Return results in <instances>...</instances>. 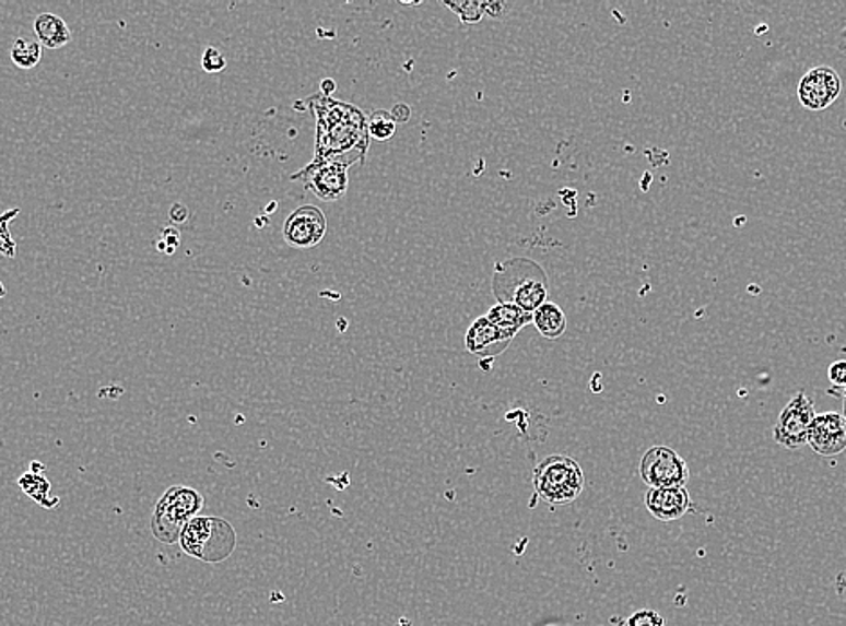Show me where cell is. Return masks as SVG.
<instances>
[{"instance_id":"obj_2","label":"cell","mask_w":846,"mask_h":626,"mask_svg":"<svg viewBox=\"0 0 846 626\" xmlns=\"http://www.w3.org/2000/svg\"><path fill=\"white\" fill-rule=\"evenodd\" d=\"M179 544L191 558L204 564H222L237 547V533L224 518L197 517L186 525Z\"/></svg>"},{"instance_id":"obj_16","label":"cell","mask_w":846,"mask_h":626,"mask_svg":"<svg viewBox=\"0 0 846 626\" xmlns=\"http://www.w3.org/2000/svg\"><path fill=\"white\" fill-rule=\"evenodd\" d=\"M19 486L24 489L27 497H32L35 503L40 504L44 508H52V504L58 503L57 498H49V495H51L49 482L42 475H35L32 471H30V473H24V475L19 479Z\"/></svg>"},{"instance_id":"obj_7","label":"cell","mask_w":846,"mask_h":626,"mask_svg":"<svg viewBox=\"0 0 846 626\" xmlns=\"http://www.w3.org/2000/svg\"><path fill=\"white\" fill-rule=\"evenodd\" d=\"M293 181H299L310 193L327 202H334L345 196L349 188V166L341 163H313L304 170L291 176Z\"/></svg>"},{"instance_id":"obj_9","label":"cell","mask_w":846,"mask_h":626,"mask_svg":"<svg viewBox=\"0 0 846 626\" xmlns=\"http://www.w3.org/2000/svg\"><path fill=\"white\" fill-rule=\"evenodd\" d=\"M327 218L318 206H299L285 218V243L298 249L315 248L324 240Z\"/></svg>"},{"instance_id":"obj_25","label":"cell","mask_w":846,"mask_h":626,"mask_svg":"<svg viewBox=\"0 0 846 626\" xmlns=\"http://www.w3.org/2000/svg\"><path fill=\"white\" fill-rule=\"evenodd\" d=\"M506 8L504 2H487V16L491 19H498L502 15V10Z\"/></svg>"},{"instance_id":"obj_1","label":"cell","mask_w":846,"mask_h":626,"mask_svg":"<svg viewBox=\"0 0 846 626\" xmlns=\"http://www.w3.org/2000/svg\"><path fill=\"white\" fill-rule=\"evenodd\" d=\"M309 109L316 121L313 163L352 166L365 161L371 143L368 118L356 105L320 94L310 96Z\"/></svg>"},{"instance_id":"obj_4","label":"cell","mask_w":846,"mask_h":626,"mask_svg":"<svg viewBox=\"0 0 846 626\" xmlns=\"http://www.w3.org/2000/svg\"><path fill=\"white\" fill-rule=\"evenodd\" d=\"M532 484L542 500L552 506H565L584 493V470L573 457L551 456L534 468Z\"/></svg>"},{"instance_id":"obj_19","label":"cell","mask_w":846,"mask_h":626,"mask_svg":"<svg viewBox=\"0 0 846 626\" xmlns=\"http://www.w3.org/2000/svg\"><path fill=\"white\" fill-rule=\"evenodd\" d=\"M444 5L454 11L462 24H477L487 15V2L470 0V2H444Z\"/></svg>"},{"instance_id":"obj_6","label":"cell","mask_w":846,"mask_h":626,"mask_svg":"<svg viewBox=\"0 0 846 626\" xmlns=\"http://www.w3.org/2000/svg\"><path fill=\"white\" fill-rule=\"evenodd\" d=\"M815 420L814 404L806 393L798 392L790 399L789 404L782 410L773 437L779 446L787 450H798L807 445L810 425Z\"/></svg>"},{"instance_id":"obj_20","label":"cell","mask_w":846,"mask_h":626,"mask_svg":"<svg viewBox=\"0 0 846 626\" xmlns=\"http://www.w3.org/2000/svg\"><path fill=\"white\" fill-rule=\"evenodd\" d=\"M226 57L219 51L218 47H207L201 60L202 69L207 73H221L222 69L226 68Z\"/></svg>"},{"instance_id":"obj_24","label":"cell","mask_w":846,"mask_h":626,"mask_svg":"<svg viewBox=\"0 0 846 626\" xmlns=\"http://www.w3.org/2000/svg\"><path fill=\"white\" fill-rule=\"evenodd\" d=\"M171 218L172 223H185L186 218H188V210L177 202V204L172 206Z\"/></svg>"},{"instance_id":"obj_10","label":"cell","mask_w":846,"mask_h":626,"mask_svg":"<svg viewBox=\"0 0 846 626\" xmlns=\"http://www.w3.org/2000/svg\"><path fill=\"white\" fill-rule=\"evenodd\" d=\"M807 445L821 457H836L846 450V417L837 412L815 415Z\"/></svg>"},{"instance_id":"obj_11","label":"cell","mask_w":846,"mask_h":626,"mask_svg":"<svg viewBox=\"0 0 846 626\" xmlns=\"http://www.w3.org/2000/svg\"><path fill=\"white\" fill-rule=\"evenodd\" d=\"M512 342L513 338L507 336L506 332H502L493 321L487 320V316L477 318L466 332L465 338L466 351L480 357L482 362H487V359L506 353Z\"/></svg>"},{"instance_id":"obj_8","label":"cell","mask_w":846,"mask_h":626,"mask_svg":"<svg viewBox=\"0 0 846 626\" xmlns=\"http://www.w3.org/2000/svg\"><path fill=\"white\" fill-rule=\"evenodd\" d=\"M843 91V82L836 69L820 66L810 69L798 83V98L809 110H823L831 107Z\"/></svg>"},{"instance_id":"obj_3","label":"cell","mask_w":846,"mask_h":626,"mask_svg":"<svg viewBox=\"0 0 846 626\" xmlns=\"http://www.w3.org/2000/svg\"><path fill=\"white\" fill-rule=\"evenodd\" d=\"M204 498L193 487L172 486L155 504L152 515V533L163 544H176L181 540L186 525L199 517Z\"/></svg>"},{"instance_id":"obj_12","label":"cell","mask_w":846,"mask_h":626,"mask_svg":"<svg viewBox=\"0 0 846 626\" xmlns=\"http://www.w3.org/2000/svg\"><path fill=\"white\" fill-rule=\"evenodd\" d=\"M692 508L686 487H650L646 493V509L661 522H673Z\"/></svg>"},{"instance_id":"obj_22","label":"cell","mask_w":846,"mask_h":626,"mask_svg":"<svg viewBox=\"0 0 846 626\" xmlns=\"http://www.w3.org/2000/svg\"><path fill=\"white\" fill-rule=\"evenodd\" d=\"M829 379L834 387H846V359H837L829 367Z\"/></svg>"},{"instance_id":"obj_23","label":"cell","mask_w":846,"mask_h":626,"mask_svg":"<svg viewBox=\"0 0 846 626\" xmlns=\"http://www.w3.org/2000/svg\"><path fill=\"white\" fill-rule=\"evenodd\" d=\"M392 118L396 119V123H404L410 119V107L404 104H398L392 109Z\"/></svg>"},{"instance_id":"obj_21","label":"cell","mask_w":846,"mask_h":626,"mask_svg":"<svg viewBox=\"0 0 846 626\" xmlns=\"http://www.w3.org/2000/svg\"><path fill=\"white\" fill-rule=\"evenodd\" d=\"M626 626H665V619L659 612L645 609V611L635 612Z\"/></svg>"},{"instance_id":"obj_14","label":"cell","mask_w":846,"mask_h":626,"mask_svg":"<svg viewBox=\"0 0 846 626\" xmlns=\"http://www.w3.org/2000/svg\"><path fill=\"white\" fill-rule=\"evenodd\" d=\"M35 35H37L40 46L47 49H60L71 40V29L63 19L55 13H42L35 21Z\"/></svg>"},{"instance_id":"obj_26","label":"cell","mask_w":846,"mask_h":626,"mask_svg":"<svg viewBox=\"0 0 846 626\" xmlns=\"http://www.w3.org/2000/svg\"><path fill=\"white\" fill-rule=\"evenodd\" d=\"M321 87H324V96H327V98H331V93H334L336 83L332 82V80H324L321 82Z\"/></svg>"},{"instance_id":"obj_13","label":"cell","mask_w":846,"mask_h":626,"mask_svg":"<svg viewBox=\"0 0 846 626\" xmlns=\"http://www.w3.org/2000/svg\"><path fill=\"white\" fill-rule=\"evenodd\" d=\"M487 320L493 321L507 336L515 338L524 327L532 323V312L516 306L513 302H501L487 311Z\"/></svg>"},{"instance_id":"obj_18","label":"cell","mask_w":846,"mask_h":626,"mask_svg":"<svg viewBox=\"0 0 846 626\" xmlns=\"http://www.w3.org/2000/svg\"><path fill=\"white\" fill-rule=\"evenodd\" d=\"M396 119L387 110H374L368 116V134L377 141H387L396 134Z\"/></svg>"},{"instance_id":"obj_17","label":"cell","mask_w":846,"mask_h":626,"mask_svg":"<svg viewBox=\"0 0 846 626\" xmlns=\"http://www.w3.org/2000/svg\"><path fill=\"white\" fill-rule=\"evenodd\" d=\"M42 58L40 42L24 40L19 38L11 47V62L15 63L16 68L30 71V69L37 68Z\"/></svg>"},{"instance_id":"obj_5","label":"cell","mask_w":846,"mask_h":626,"mask_svg":"<svg viewBox=\"0 0 846 626\" xmlns=\"http://www.w3.org/2000/svg\"><path fill=\"white\" fill-rule=\"evenodd\" d=\"M639 473L650 487H686L690 481L688 462L668 446H654L646 451Z\"/></svg>"},{"instance_id":"obj_15","label":"cell","mask_w":846,"mask_h":626,"mask_svg":"<svg viewBox=\"0 0 846 626\" xmlns=\"http://www.w3.org/2000/svg\"><path fill=\"white\" fill-rule=\"evenodd\" d=\"M532 326L537 327L543 338L556 340L567 329V316L557 304L545 302L540 309L532 312Z\"/></svg>"}]
</instances>
